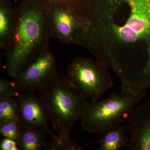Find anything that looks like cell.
Listing matches in <instances>:
<instances>
[{
    "label": "cell",
    "instance_id": "10",
    "mask_svg": "<svg viewBox=\"0 0 150 150\" xmlns=\"http://www.w3.org/2000/svg\"><path fill=\"white\" fill-rule=\"evenodd\" d=\"M17 24L16 10L5 3L0 6V48L6 52L13 41Z\"/></svg>",
    "mask_w": 150,
    "mask_h": 150
},
{
    "label": "cell",
    "instance_id": "2",
    "mask_svg": "<svg viewBox=\"0 0 150 150\" xmlns=\"http://www.w3.org/2000/svg\"><path fill=\"white\" fill-rule=\"evenodd\" d=\"M48 3L29 2L17 9L13 41L5 52L8 74L14 79L28 65L49 49L51 37L48 18Z\"/></svg>",
    "mask_w": 150,
    "mask_h": 150
},
{
    "label": "cell",
    "instance_id": "1",
    "mask_svg": "<svg viewBox=\"0 0 150 150\" xmlns=\"http://www.w3.org/2000/svg\"><path fill=\"white\" fill-rule=\"evenodd\" d=\"M85 28L79 45L113 70L118 77L137 80L150 76V0H138L129 10L81 7Z\"/></svg>",
    "mask_w": 150,
    "mask_h": 150
},
{
    "label": "cell",
    "instance_id": "13",
    "mask_svg": "<svg viewBox=\"0 0 150 150\" xmlns=\"http://www.w3.org/2000/svg\"><path fill=\"white\" fill-rule=\"evenodd\" d=\"M10 120H17L20 123V109L15 97L0 98V123Z\"/></svg>",
    "mask_w": 150,
    "mask_h": 150
},
{
    "label": "cell",
    "instance_id": "9",
    "mask_svg": "<svg viewBox=\"0 0 150 150\" xmlns=\"http://www.w3.org/2000/svg\"><path fill=\"white\" fill-rule=\"evenodd\" d=\"M36 91L18 92L15 97L20 109V129L28 126L43 129L52 137L53 141L59 143V138L48 127L49 119L47 112Z\"/></svg>",
    "mask_w": 150,
    "mask_h": 150
},
{
    "label": "cell",
    "instance_id": "11",
    "mask_svg": "<svg viewBox=\"0 0 150 150\" xmlns=\"http://www.w3.org/2000/svg\"><path fill=\"white\" fill-rule=\"evenodd\" d=\"M47 133L43 129L35 126H28L21 129L18 140L20 150H40L45 149Z\"/></svg>",
    "mask_w": 150,
    "mask_h": 150
},
{
    "label": "cell",
    "instance_id": "15",
    "mask_svg": "<svg viewBox=\"0 0 150 150\" xmlns=\"http://www.w3.org/2000/svg\"><path fill=\"white\" fill-rule=\"evenodd\" d=\"M18 91L13 82L3 78L0 79V98L8 96H15Z\"/></svg>",
    "mask_w": 150,
    "mask_h": 150
},
{
    "label": "cell",
    "instance_id": "7",
    "mask_svg": "<svg viewBox=\"0 0 150 150\" xmlns=\"http://www.w3.org/2000/svg\"><path fill=\"white\" fill-rule=\"evenodd\" d=\"M58 74L57 61L47 49L13 79L19 92L36 91L41 85Z\"/></svg>",
    "mask_w": 150,
    "mask_h": 150
},
{
    "label": "cell",
    "instance_id": "17",
    "mask_svg": "<svg viewBox=\"0 0 150 150\" xmlns=\"http://www.w3.org/2000/svg\"><path fill=\"white\" fill-rule=\"evenodd\" d=\"M51 2L66 3L70 4L71 2H73L74 0H51Z\"/></svg>",
    "mask_w": 150,
    "mask_h": 150
},
{
    "label": "cell",
    "instance_id": "3",
    "mask_svg": "<svg viewBox=\"0 0 150 150\" xmlns=\"http://www.w3.org/2000/svg\"><path fill=\"white\" fill-rule=\"evenodd\" d=\"M37 91L59 140V143L53 142V149H81L71 139L70 133L81 120L87 98L67 77L59 74L41 85Z\"/></svg>",
    "mask_w": 150,
    "mask_h": 150
},
{
    "label": "cell",
    "instance_id": "14",
    "mask_svg": "<svg viewBox=\"0 0 150 150\" xmlns=\"http://www.w3.org/2000/svg\"><path fill=\"white\" fill-rule=\"evenodd\" d=\"M0 134L4 138L17 142L21 134L19 122L17 120H10L0 123Z\"/></svg>",
    "mask_w": 150,
    "mask_h": 150
},
{
    "label": "cell",
    "instance_id": "5",
    "mask_svg": "<svg viewBox=\"0 0 150 150\" xmlns=\"http://www.w3.org/2000/svg\"><path fill=\"white\" fill-rule=\"evenodd\" d=\"M108 69L107 65L98 59L78 57L68 66L67 77L87 98L95 102L113 85Z\"/></svg>",
    "mask_w": 150,
    "mask_h": 150
},
{
    "label": "cell",
    "instance_id": "6",
    "mask_svg": "<svg viewBox=\"0 0 150 150\" xmlns=\"http://www.w3.org/2000/svg\"><path fill=\"white\" fill-rule=\"evenodd\" d=\"M47 18L52 38L64 44L73 43L85 27L83 19L74 6L66 3H48Z\"/></svg>",
    "mask_w": 150,
    "mask_h": 150
},
{
    "label": "cell",
    "instance_id": "16",
    "mask_svg": "<svg viewBox=\"0 0 150 150\" xmlns=\"http://www.w3.org/2000/svg\"><path fill=\"white\" fill-rule=\"evenodd\" d=\"M1 150H20L16 141L8 138H4L0 144Z\"/></svg>",
    "mask_w": 150,
    "mask_h": 150
},
{
    "label": "cell",
    "instance_id": "4",
    "mask_svg": "<svg viewBox=\"0 0 150 150\" xmlns=\"http://www.w3.org/2000/svg\"><path fill=\"white\" fill-rule=\"evenodd\" d=\"M113 93L101 101L86 102L81 119L83 129L93 134L103 135L107 131L123 124L133 108L145 96Z\"/></svg>",
    "mask_w": 150,
    "mask_h": 150
},
{
    "label": "cell",
    "instance_id": "8",
    "mask_svg": "<svg viewBox=\"0 0 150 150\" xmlns=\"http://www.w3.org/2000/svg\"><path fill=\"white\" fill-rule=\"evenodd\" d=\"M126 121L129 134L127 147L131 150H150V98L134 106Z\"/></svg>",
    "mask_w": 150,
    "mask_h": 150
},
{
    "label": "cell",
    "instance_id": "12",
    "mask_svg": "<svg viewBox=\"0 0 150 150\" xmlns=\"http://www.w3.org/2000/svg\"><path fill=\"white\" fill-rule=\"evenodd\" d=\"M128 128L125 123L120 124L114 129L107 131L98 143L99 150H119L127 146L128 139L126 133Z\"/></svg>",
    "mask_w": 150,
    "mask_h": 150
}]
</instances>
